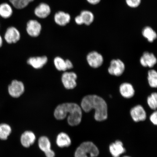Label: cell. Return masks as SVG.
<instances>
[{
	"instance_id": "cell-1",
	"label": "cell",
	"mask_w": 157,
	"mask_h": 157,
	"mask_svg": "<svg viewBox=\"0 0 157 157\" xmlns=\"http://www.w3.org/2000/svg\"><path fill=\"white\" fill-rule=\"evenodd\" d=\"M82 109L86 113L92 109L95 110L94 118L96 121H101L105 120L108 117L107 105L102 98L97 95H88L82 99Z\"/></svg>"
},
{
	"instance_id": "cell-2",
	"label": "cell",
	"mask_w": 157,
	"mask_h": 157,
	"mask_svg": "<svg viewBox=\"0 0 157 157\" xmlns=\"http://www.w3.org/2000/svg\"><path fill=\"white\" fill-rule=\"evenodd\" d=\"M67 115L68 123L71 126L79 124L82 118L81 107L75 103H64L58 105L54 111V117L59 120L64 119Z\"/></svg>"
},
{
	"instance_id": "cell-3",
	"label": "cell",
	"mask_w": 157,
	"mask_h": 157,
	"mask_svg": "<svg viewBox=\"0 0 157 157\" xmlns=\"http://www.w3.org/2000/svg\"><path fill=\"white\" fill-rule=\"evenodd\" d=\"M99 150L94 143L90 142H83L76 149L75 157H97Z\"/></svg>"
},
{
	"instance_id": "cell-4",
	"label": "cell",
	"mask_w": 157,
	"mask_h": 157,
	"mask_svg": "<svg viewBox=\"0 0 157 157\" xmlns=\"http://www.w3.org/2000/svg\"><path fill=\"white\" fill-rule=\"evenodd\" d=\"M4 42L9 44H17L20 40V32L16 27L10 26L6 29L3 35Z\"/></svg>"
},
{
	"instance_id": "cell-5",
	"label": "cell",
	"mask_w": 157,
	"mask_h": 157,
	"mask_svg": "<svg viewBox=\"0 0 157 157\" xmlns=\"http://www.w3.org/2000/svg\"><path fill=\"white\" fill-rule=\"evenodd\" d=\"M9 95L13 98H18L24 93L25 87L22 82L17 80L12 81L7 88Z\"/></svg>"
},
{
	"instance_id": "cell-6",
	"label": "cell",
	"mask_w": 157,
	"mask_h": 157,
	"mask_svg": "<svg viewBox=\"0 0 157 157\" xmlns=\"http://www.w3.org/2000/svg\"><path fill=\"white\" fill-rule=\"evenodd\" d=\"M42 27L36 20H29L26 24V31L27 34L32 38H37L40 35Z\"/></svg>"
},
{
	"instance_id": "cell-7",
	"label": "cell",
	"mask_w": 157,
	"mask_h": 157,
	"mask_svg": "<svg viewBox=\"0 0 157 157\" xmlns=\"http://www.w3.org/2000/svg\"><path fill=\"white\" fill-rule=\"evenodd\" d=\"M77 78V75L74 72H65L62 75V81L66 89H72L77 85L76 82Z\"/></svg>"
},
{
	"instance_id": "cell-8",
	"label": "cell",
	"mask_w": 157,
	"mask_h": 157,
	"mask_svg": "<svg viewBox=\"0 0 157 157\" xmlns=\"http://www.w3.org/2000/svg\"><path fill=\"white\" fill-rule=\"evenodd\" d=\"M125 68L124 64L122 61L118 59H113L111 62L110 66L108 69V71L111 75L119 76L123 74Z\"/></svg>"
},
{
	"instance_id": "cell-9",
	"label": "cell",
	"mask_w": 157,
	"mask_h": 157,
	"mask_svg": "<svg viewBox=\"0 0 157 157\" xmlns=\"http://www.w3.org/2000/svg\"><path fill=\"white\" fill-rule=\"evenodd\" d=\"M51 13V9L50 6L46 3L42 2L35 8L34 15L40 19H44L48 17Z\"/></svg>"
},
{
	"instance_id": "cell-10",
	"label": "cell",
	"mask_w": 157,
	"mask_h": 157,
	"mask_svg": "<svg viewBox=\"0 0 157 157\" xmlns=\"http://www.w3.org/2000/svg\"><path fill=\"white\" fill-rule=\"evenodd\" d=\"M39 148L44 152L47 157H55V153L51 150V144L50 140L48 137L42 136L38 140Z\"/></svg>"
},
{
	"instance_id": "cell-11",
	"label": "cell",
	"mask_w": 157,
	"mask_h": 157,
	"mask_svg": "<svg viewBox=\"0 0 157 157\" xmlns=\"http://www.w3.org/2000/svg\"><path fill=\"white\" fill-rule=\"evenodd\" d=\"M87 59L89 65L94 68L100 67L102 65L103 62L102 56L96 52H91L88 54Z\"/></svg>"
},
{
	"instance_id": "cell-12",
	"label": "cell",
	"mask_w": 157,
	"mask_h": 157,
	"mask_svg": "<svg viewBox=\"0 0 157 157\" xmlns=\"http://www.w3.org/2000/svg\"><path fill=\"white\" fill-rule=\"evenodd\" d=\"M54 19V22L57 25L64 27L70 23L71 17L69 13L63 11H59L55 13Z\"/></svg>"
},
{
	"instance_id": "cell-13",
	"label": "cell",
	"mask_w": 157,
	"mask_h": 157,
	"mask_svg": "<svg viewBox=\"0 0 157 157\" xmlns=\"http://www.w3.org/2000/svg\"><path fill=\"white\" fill-rule=\"evenodd\" d=\"M130 114L133 120L135 122L144 121L146 119L147 115L144 108L139 105L132 108Z\"/></svg>"
},
{
	"instance_id": "cell-14",
	"label": "cell",
	"mask_w": 157,
	"mask_h": 157,
	"mask_svg": "<svg viewBox=\"0 0 157 157\" xmlns=\"http://www.w3.org/2000/svg\"><path fill=\"white\" fill-rule=\"evenodd\" d=\"M13 8L8 2H2L0 3V17L3 20L11 18L13 13Z\"/></svg>"
},
{
	"instance_id": "cell-15",
	"label": "cell",
	"mask_w": 157,
	"mask_h": 157,
	"mask_svg": "<svg viewBox=\"0 0 157 157\" xmlns=\"http://www.w3.org/2000/svg\"><path fill=\"white\" fill-rule=\"evenodd\" d=\"M140 62L144 67H152L156 63L157 59L154 54L146 52L141 57Z\"/></svg>"
},
{
	"instance_id": "cell-16",
	"label": "cell",
	"mask_w": 157,
	"mask_h": 157,
	"mask_svg": "<svg viewBox=\"0 0 157 157\" xmlns=\"http://www.w3.org/2000/svg\"><path fill=\"white\" fill-rule=\"evenodd\" d=\"M36 140V136L34 133L31 131H26L21 135V142L22 146L28 148L34 144Z\"/></svg>"
},
{
	"instance_id": "cell-17",
	"label": "cell",
	"mask_w": 157,
	"mask_h": 157,
	"mask_svg": "<svg viewBox=\"0 0 157 157\" xmlns=\"http://www.w3.org/2000/svg\"><path fill=\"white\" fill-rule=\"evenodd\" d=\"M109 150L113 157H119L125 152L122 142L119 140L112 143L109 146Z\"/></svg>"
},
{
	"instance_id": "cell-18",
	"label": "cell",
	"mask_w": 157,
	"mask_h": 157,
	"mask_svg": "<svg viewBox=\"0 0 157 157\" xmlns=\"http://www.w3.org/2000/svg\"><path fill=\"white\" fill-rule=\"evenodd\" d=\"M54 63L57 69L60 71H65L73 67V64L70 60H64L59 57L55 58Z\"/></svg>"
},
{
	"instance_id": "cell-19",
	"label": "cell",
	"mask_w": 157,
	"mask_h": 157,
	"mask_svg": "<svg viewBox=\"0 0 157 157\" xmlns=\"http://www.w3.org/2000/svg\"><path fill=\"white\" fill-rule=\"evenodd\" d=\"M48 60V58L46 56L35 57L29 58L27 63L33 68L39 69L42 68L47 63Z\"/></svg>"
},
{
	"instance_id": "cell-20",
	"label": "cell",
	"mask_w": 157,
	"mask_h": 157,
	"mask_svg": "<svg viewBox=\"0 0 157 157\" xmlns=\"http://www.w3.org/2000/svg\"><path fill=\"white\" fill-rule=\"evenodd\" d=\"M120 92L123 97L127 99L132 97L135 94V90L132 86L127 83L121 84L120 87Z\"/></svg>"
},
{
	"instance_id": "cell-21",
	"label": "cell",
	"mask_w": 157,
	"mask_h": 157,
	"mask_svg": "<svg viewBox=\"0 0 157 157\" xmlns=\"http://www.w3.org/2000/svg\"><path fill=\"white\" fill-rule=\"evenodd\" d=\"M56 143L58 147L63 148L70 146L71 142L70 137L67 134L61 132L59 134L57 137Z\"/></svg>"
},
{
	"instance_id": "cell-22",
	"label": "cell",
	"mask_w": 157,
	"mask_h": 157,
	"mask_svg": "<svg viewBox=\"0 0 157 157\" xmlns=\"http://www.w3.org/2000/svg\"><path fill=\"white\" fill-rule=\"evenodd\" d=\"M12 132L11 127L8 124H0V140H7Z\"/></svg>"
},
{
	"instance_id": "cell-23",
	"label": "cell",
	"mask_w": 157,
	"mask_h": 157,
	"mask_svg": "<svg viewBox=\"0 0 157 157\" xmlns=\"http://www.w3.org/2000/svg\"><path fill=\"white\" fill-rule=\"evenodd\" d=\"M34 1V0H8L10 4L13 8L18 10L25 8L29 3Z\"/></svg>"
},
{
	"instance_id": "cell-24",
	"label": "cell",
	"mask_w": 157,
	"mask_h": 157,
	"mask_svg": "<svg viewBox=\"0 0 157 157\" xmlns=\"http://www.w3.org/2000/svg\"><path fill=\"white\" fill-rule=\"evenodd\" d=\"M79 15L83 20V24L86 25H90L94 21V15L91 12L84 10L80 12Z\"/></svg>"
},
{
	"instance_id": "cell-25",
	"label": "cell",
	"mask_w": 157,
	"mask_h": 157,
	"mask_svg": "<svg viewBox=\"0 0 157 157\" xmlns=\"http://www.w3.org/2000/svg\"><path fill=\"white\" fill-rule=\"evenodd\" d=\"M143 36L150 42H152L157 38V34L155 31L150 27H147L143 29Z\"/></svg>"
},
{
	"instance_id": "cell-26",
	"label": "cell",
	"mask_w": 157,
	"mask_h": 157,
	"mask_svg": "<svg viewBox=\"0 0 157 157\" xmlns=\"http://www.w3.org/2000/svg\"><path fill=\"white\" fill-rule=\"evenodd\" d=\"M148 79L149 85L151 87H157V72L155 70H150L148 72Z\"/></svg>"
},
{
	"instance_id": "cell-27",
	"label": "cell",
	"mask_w": 157,
	"mask_h": 157,
	"mask_svg": "<svg viewBox=\"0 0 157 157\" xmlns=\"http://www.w3.org/2000/svg\"><path fill=\"white\" fill-rule=\"evenodd\" d=\"M147 103L149 106L153 110H155L157 107V94L154 93L147 98Z\"/></svg>"
},
{
	"instance_id": "cell-28",
	"label": "cell",
	"mask_w": 157,
	"mask_h": 157,
	"mask_svg": "<svg viewBox=\"0 0 157 157\" xmlns=\"http://www.w3.org/2000/svg\"><path fill=\"white\" fill-rule=\"evenodd\" d=\"M128 5L131 7H136L140 4L141 0H126Z\"/></svg>"
},
{
	"instance_id": "cell-29",
	"label": "cell",
	"mask_w": 157,
	"mask_h": 157,
	"mask_svg": "<svg viewBox=\"0 0 157 157\" xmlns=\"http://www.w3.org/2000/svg\"><path fill=\"white\" fill-rule=\"evenodd\" d=\"M75 22L78 25H83V20L79 14L76 15L74 18Z\"/></svg>"
},
{
	"instance_id": "cell-30",
	"label": "cell",
	"mask_w": 157,
	"mask_h": 157,
	"mask_svg": "<svg viewBox=\"0 0 157 157\" xmlns=\"http://www.w3.org/2000/svg\"><path fill=\"white\" fill-rule=\"evenodd\" d=\"M150 120L153 124L156 125L157 124V113L156 111L153 113L150 117Z\"/></svg>"
},
{
	"instance_id": "cell-31",
	"label": "cell",
	"mask_w": 157,
	"mask_h": 157,
	"mask_svg": "<svg viewBox=\"0 0 157 157\" xmlns=\"http://www.w3.org/2000/svg\"><path fill=\"white\" fill-rule=\"evenodd\" d=\"M88 3L93 5H96L99 3L101 0H87Z\"/></svg>"
},
{
	"instance_id": "cell-32",
	"label": "cell",
	"mask_w": 157,
	"mask_h": 157,
	"mask_svg": "<svg viewBox=\"0 0 157 157\" xmlns=\"http://www.w3.org/2000/svg\"><path fill=\"white\" fill-rule=\"evenodd\" d=\"M4 42V40L3 35L0 34V48L3 47Z\"/></svg>"
},
{
	"instance_id": "cell-33",
	"label": "cell",
	"mask_w": 157,
	"mask_h": 157,
	"mask_svg": "<svg viewBox=\"0 0 157 157\" xmlns=\"http://www.w3.org/2000/svg\"><path fill=\"white\" fill-rule=\"evenodd\" d=\"M1 22H0V29H1Z\"/></svg>"
},
{
	"instance_id": "cell-34",
	"label": "cell",
	"mask_w": 157,
	"mask_h": 157,
	"mask_svg": "<svg viewBox=\"0 0 157 157\" xmlns=\"http://www.w3.org/2000/svg\"><path fill=\"white\" fill-rule=\"evenodd\" d=\"M123 157H129V156H124Z\"/></svg>"
}]
</instances>
